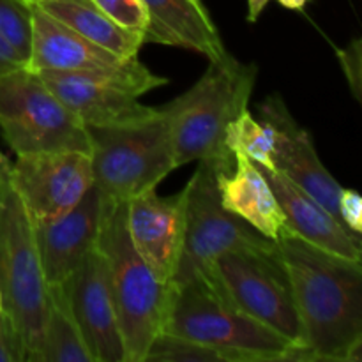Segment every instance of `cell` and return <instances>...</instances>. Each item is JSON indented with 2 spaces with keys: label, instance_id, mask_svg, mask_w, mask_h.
Listing matches in <instances>:
<instances>
[{
  "label": "cell",
  "instance_id": "cell-1",
  "mask_svg": "<svg viewBox=\"0 0 362 362\" xmlns=\"http://www.w3.org/2000/svg\"><path fill=\"white\" fill-rule=\"evenodd\" d=\"M303 325L306 361H346L362 336V262L297 235L278 243Z\"/></svg>",
  "mask_w": 362,
  "mask_h": 362
},
{
  "label": "cell",
  "instance_id": "cell-2",
  "mask_svg": "<svg viewBox=\"0 0 362 362\" xmlns=\"http://www.w3.org/2000/svg\"><path fill=\"white\" fill-rule=\"evenodd\" d=\"M258 69L235 57L212 60L200 80L159 108L168 124L175 166L193 161L233 165V156L225 147L226 127L246 110L253 94Z\"/></svg>",
  "mask_w": 362,
  "mask_h": 362
},
{
  "label": "cell",
  "instance_id": "cell-3",
  "mask_svg": "<svg viewBox=\"0 0 362 362\" xmlns=\"http://www.w3.org/2000/svg\"><path fill=\"white\" fill-rule=\"evenodd\" d=\"M98 247L108 264L126 362H145L152 341L165 331L175 286L158 279L134 250L127 202H106Z\"/></svg>",
  "mask_w": 362,
  "mask_h": 362
},
{
  "label": "cell",
  "instance_id": "cell-4",
  "mask_svg": "<svg viewBox=\"0 0 362 362\" xmlns=\"http://www.w3.org/2000/svg\"><path fill=\"white\" fill-rule=\"evenodd\" d=\"M173 286L165 332L237 354L243 362L304 361L299 346L239 310L204 274Z\"/></svg>",
  "mask_w": 362,
  "mask_h": 362
},
{
  "label": "cell",
  "instance_id": "cell-5",
  "mask_svg": "<svg viewBox=\"0 0 362 362\" xmlns=\"http://www.w3.org/2000/svg\"><path fill=\"white\" fill-rule=\"evenodd\" d=\"M0 290L4 311L23 336L28 362H37L49 288L42 274L34 221L14 187L11 161L4 154L0 156Z\"/></svg>",
  "mask_w": 362,
  "mask_h": 362
},
{
  "label": "cell",
  "instance_id": "cell-6",
  "mask_svg": "<svg viewBox=\"0 0 362 362\" xmlns=\"http://www.w3.org/2000/svg\"><path fill=\"white\" fill-rule=\"evenodd\" d=\"M94 186L110 202L156 189L177 168L168 124L158 115L129 126L87 127Z\"/></svg>",
  "mask_w": 362,
  "mask_h": 362
},
{
  "label": "cell",
  "instance_id": "cell-7",
  "mask_svg": "<svg viewBox=\"0 0 362 362\" xmlns=\"http://www.w3.org/2000/svg\"><path fill=\"white\" fill-rule=\"evenodd\" d=\"M200 274H204L239 310L299 346L306 361L303 325L278 244L272 250L223 253Z\"/></svg>",
  "mask_w": 362,
  "mask_h": 362
},
{
  "label": "cell",
  "instance_id": "cell-8",
  "mask_svg": "<svg viewBox=\"0 0 362 362\" xmlns=\"http://www.w3.org/2000/svg\"><path fill=\"white\" fill-rule=\"evenodd\" d=\"M0 131L16 156L45 151L90 154L87 126L28 67L0 76Z\"/></svg>",
  "mask_w": 362,
  "mask_h": 362
},
{
  "label": "cell",
  "instance_id": "cell-9",
  "mask_svg": "<svg viewBox=\"0 0 362 362\" xmlns=\"http://www.w3.org/2000/svg\"><path fill=\"white\" fill-rule=\"evenodd\" d=\"M198 168L186 184V237L173 285L189 281L214 258L228 251L272 250L274 240L258 233L221 205L218 193V172L233 168L228 163L198 161Z\"/></svg>",
  "mask_w": 362,
  "mask_h": 362
},
{
  "label": "cell",
  "instance_id": "cell-10",
  "mask_svg": "<svg viewBox=\"0 0 362 362\" xmlns=\"http://www.w3.org/2000/svg\"><path fill=\"white\" fill-rule=\"evenodd\" d=\"M11 179L34 223L69 212L94 186L90 154L80 151L18 154Z\"/></svg>",
  "mask_w": 362,
  "mask_h": 362
},
{
  "label": "cell",
  "instance_id": "cell-11",
  "mask_svg": "<svg viewBox=\"0 0 362 362\" xmlns=\"http://www.w3.org/2000/svg\"><path fill=\"white\" fill-rule=\"evenodd\" d=\"M32 71H69V73H105L133 78L151 90L168 83V78L154 73L134 59H120L95 42L88 41L32 4Z\"/></svg>",
  "mask_w": 362,
  "mask_h": 362
},
{
  "label": "cell",
  "instance_id": "cell-12",
  "mask_svg": "<svg viewBox=\"0 0 362 362\" xmlns=\"http://www.w3.org/2000/svg\"><path fill=\"white\" fill-rule=\"evenodd\" d=\"M94 362H126L108 264L95 247L62 286Z\"/></svg>",
  "mask_w": 362,
  "mask_h": 362
},
{
  "label": "cell",
  "instance_id": "cell-13",
  "mask_svg": "<svg viewBox=\"0 0 362 362\" xmlns=\"http://www.w3.org/2000/svg\"><path fill=\"white\" fill-rule=\"evenodd\" d=\"M106 198L95 186L66 214L34 223L42 274L48 288L64 286L98 247Z\"/></svg>",
  "mask_w": 362,
  "mask_h": 362
},
{
  "label": "cell",
  "instance_id": "cell-14",
  "mask_svg": "<svg viewBox=\"0 0 362 362\" xmlns=\"http://www.w3.org/2000/svg\"><path fill=\"white\" fill-rule=\"evenodd\" d=\"M131 243L158 279L172 283L186 237V189L159 197L148 189L127 202Z\"/></svg>",
  "mask_w": 362,
  "mask_h": 362
},
{
  "label": "cell",
  "instance_id": "cell-15",
  "mask_svg": "<svg viewBox=\"0 0 362 362\" xmlns=\"http://www.w3.org/2000/svg\"><path fill=\"white\" fill-rule=\"evenodd\" d=\"M258 119L271 124L276 131V170L320 202L341 221L339 197L343 187L327 172L318 158L311 134L297 124L281 95L272 94L260 103Z\"/></svg>",
  "mask_w": 362,
  "mask_h": 362
},
{
  "label": "cell",
  "instance_id": "cell-16",
  "mask_svg": "<svg viewBox=\"0 0 362 362\" xmlns=\"http://www.w3.org/2000/svg\"><path fill=\"white\" fill-rule=\"evenodd\" d=\"M35 73L87 127L129 126L158 115V108L141 105L138 95L129 94L88 73Z\"/></svg>",
  "mask_w": 362,
  "mask_h": 362
},
{
  "label": "cell",
  "instance_id": "cell-17",
  "mask_svg": "<svg viewBox=\"0 0 362 362\" xmlns=\"http://www.w3.org/2000/svg\"><path fill=\"white\" fill-rule=\"evenodd\" d=\"M218 193L221 205L258 233L279 243L292 235L283 207L267 177L246 156H233V168L218 172Z\"/></svg>",
  "mask_w": 362,
  "mask_h": 362
},
{
  "label": "cell",
  "instance_id": "cell-18",
  "mask_svg": "<svg viewBox=\"0 0 362 362\" xmlns=\"http://www.w3.org/2000/svg\"><path fill=\"white\" fill-rule=\"evenodd\" d=\"M262 172L274 189L293 235L339 257L359 260L354 232H350L334 214L278 170Z\"/></svg>",
  "mask_w": 362,
  "mask_h": 362
},
{
  "label": "cell",
  "instance_id": "cell-19",
  "mask_svg": "<svg viewBox=\"0 0 362 362\" xmlns=\"http://www.w3.org/2000/svg\"><path fill=\"white\" fill-rule=\"evenodd\" d=\"M151 13V30L147 42L179 46L207 57L209 62L225 59L219 32L205 7L191 0H144Z\"/></svg>",
  "mask_w": 362,
  "mask_h": 362
},
{
  "label": "cell",
  "instance_id": "cell-20",
  "mask_svg": "<svg viewBox=\"0 0 362 362\" xmlns=\"http://www.w3.org/2000/svg\"><path fill=\"white\" fill-rule=\"evenodd\" d=\"M34 4L120 59H134L145 45L141 35L117 25L92 0H39Z\"/></svg>",
  "mask_w": 362,
  "mask_h": 362
},
{
  "label": "cell",
  "instance_id": "cell-21",
  "mask_svg": "<svg viewBox=\"0 0 362 362\" xmlns=\"http://www.w3.org/2000/svg\"><path fill=\"white\" fill-rule=\"evenodd\" d=\"M37 362H94L62 286L49 288L48 313Z\"/></svg>",
  "mask_w": 362,
  "mask_h": 362
},
{
  "label": "cell",
  "instance_id": "cell-22",
  "mask_svg": "<svg viewBox=\"0 0 362 362\" xmlns=\"http://www.w3.org/2000/svg\"><path fill=\"white\" fill-rule=\"evenodd\" d=\"M276 131L271 124L255 119L250 110L240 113L225 134V147L232 156L243 154L258 168L274 172L276 170Z\"/></svg>",
  "mask_w": 362,
  "mask_h": 362
},
{
  "label": "cell",
  "instance_id": "cell-23",
  "mask_svg": "<svg viewBox=\"0 0 362 362\" xmlns=\"http://www.w3.org/2000/svg\"><path fill=\"white\" fill-rule=\"evenodd\" d=\"M243 362L237 354L163 331L152 341L145 362Z\"/></svg>",
  "mask_w": 362,
  "mask_h": 362
},
{
  "label": "cell",
  "instance_id": "cell-24",
  "mask_svg": "<svg viewBox=\"0 0 362 362\" xmlns=\"http://www.w3.org/2000/svg\"><path fill=\"white\" fill-rule=\"evenodd\" d=\"M0 34L28 66L32 53V4L27 0H0Z\"/></svg>",
  "mask_w": 362,
  "mask_h": 362
},
{
  "label": "cell",
  "instance_id": "cell-25",
  "mask_svg": "<svg viewBox=\"0 0 362 362\" xmlns=\"http://www.w3.org/2000/svg\"><path fill=\"white\" fill-rule=\"evenodd\" d=\"M103 13L108 14L117 25L144 37L147 42L151 30V13L144 0H92Z\"/></svg>",
  "mask_w": 362,
  "mask_h": 362
},
{
  "label": "cell",
  "instance_id": "cell-26",
  "mask_svg": "<svg viewBox=\"0 0 362 362\" xmlns=\"http://www.w3.org/2000/svg\"><path fill=\"white\" fill-rule=\"evenodd\" d=\"M0 362H28L23 336L6 311L0 317Z\"/></svg>",
  "mask_w": 362,
  "mask_h": 362
},
{
  "label": "cell",
  "instance_id": "cell-27",
  "mask_svg": "<svg viewBox=\"0 0 362 362\" xmlns=\"http://www.w3.org/2000/svg\"><path fill=\"white\" fill-rule=\"evenodd\" d=\"M338 60L354 98L362 105V37L338 49Z\"/></svg>",
  "mask_w": 362,
  "mask_h": 362
},
{
  "label": "cell",
  "instance_id": "cell-28",
  "mask_svg": "<svg viewBox=\"0 0 362 362\" xmlns=\"http://www.w3.org/2000/svg\"><path fill=\"white\" fill-rule=\"evenodd\" d=\"M339 216L350 232L362 235V194L354 189H343L339 197Z\"/></svg>",
  "mask_w": 362,
  "mask_h": 362
},
{
  "label": "cell",
  "instance_id": "cell-29",
  "mask_svg": "<svg viewBox=\"0 0 362 362\" xmlns=\"http://www.w3.org/2000/svg\"><path fill=\"white\" fill-rule=\"evenodd\" d=\"M20 67L27 66H25L23 60L18 57V53L14 52L13 46L6 41V37L0 34V76L11 73V71L20 69Z\"/></svg>",
  "mask_w": 362,
  "mask_h": 362
},
{
  "label": "cell",
  "instance_id": "cell-30",
  "mask_svg": "<svg viewBox=\"0 0 362 362\" xmlns=\"http://www.w3.org/2000/svg\"><path fill=\"white\" fill-rule=\"evenodd\" d=\"M271 0H247V21L255 23Z\"/></svg>",
  "mask_w": 362,
  "mask_h": 362
},
{
  "label": "cell",
  "instance_id": "cell-31",
  "mask_svg": "<svg viewBox=\"0 0 362 362\" xmlns=\"http://www.w3.org/2000/svg\"><path fill=\"white\" fill-rule=\"evenodd\" d=\"M346 361L350 362H362V336L354 343V346L350 349L349 356H346Z\"/></svg>",
  "mask_w": 362,
  "mask_h": 362
},
{
  "label": "cell",
  "instance_id": "cell-32",
  "mask_svg": "<svg viewBox=\"0 0 362 362\" xmlns=\"http://www.w3.org/2000/svg\"><path fill=\"white\" fill-rule=\"evenodd\" d=\"M285 9H292V11H300L304 9V6L308 4V0H278Z\"/></svg>",
  "mask_w": 362,
  "mask_h": 362
},
{
  "label": "cell",
  "instance_id": "cell-33",
  "mask_svg": "<svg viewBox=\"0 0 362 362\" xmlns=\"http://www.w3.org/2000/svg\"><path fill=\"white\" fill-rule=\"evenodd\" d=\"M354 239H356L357 250H359V260L362 262V235H359V233H354Z\"/></svg>",
  "mask_w": 362,
  "mask_h": 362
},
{
  "label": "cell",
  "instance_id": "cell-34",
  "mask_svg": "<svg viewBox=\"0 0 362 362\" xmlns=\"http://www.w3.org/2000/svg\"><path fill=\"white\" fill-rule=\"evenodd\" d=\"M4 313V303H2V290H0V317Z\"/></svg>",
  "mask_w": 362,
  "mask_h": 362
},
{
  "label": "cell",
  "instance_id": "cell-35",
  "mask_svg": "<svg viewBox=\"0 0 362 362\" xmlns=\"http://www.w3.org/2000/svg\"><path fill=\"white\" fill-rule=\"evenodd\" d=\"M191 2H193L194 6H198V7H205V6H204V2H202V0H191Z\"/></svg>",
  "mask_w": 362,
  "mask_h": 362
},
{
  "label": "cell",
  "instance_id": "cell-36",
  "mask_svg": "<svg viewBox=\"0 0 362 362\" xmlns=\"http://www.w3.org/2000/svg\"><path fill=\"white\" fill-rule=\"evenodd\" d=\"M27 2H30V4H34V2H39V0H27Z\"/></svg>",
  "mask_w": 362,
  "mask_h": 362
},
{
  "label": "cell",
  "instance_id": "cell-37",
  "mask_svg": "<svg viewBox=\"0 0 362 362\" xmlns=\"http://www.w3.org/2000/svg\"><path fill=\"white\" fill-rule=\"evenodd\" d=\"M0 156H2V152H0Z\"/></svg>",
  "mask_w": 362,
  "mask_h": 362
}]
</instances>
